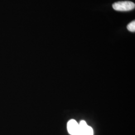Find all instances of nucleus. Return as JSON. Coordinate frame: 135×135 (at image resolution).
I'll return each mask as SVG.
<instances>
[{
  "label": "nucleus",
  "instance_id": "20e7f679",
  "mask_svg": "<svg viewBox=\"0 0 135 135\" xmlns=\"http://www.w3.org/2000/svg\"><path fill=\"white\" fill-rule=\"evenodd\" d=\"M127 29L132 32H134L135 31V21H133L130 24L128 25Z\"/></svg>",
  "mask_w": 135,
  "mask_h": 135
},
{
  "label": "nucleus",
  "instance_id": "7ed1b4c3",
  "mask_svg": "<svg viewBox=\"0 0 135 135\" xmlns=\"http://www.w3.org/2000/svg\"><path fill=\"white\" fill-rule=\"evenodd\" d=\"M79 124L81 135H93L94 131L92 127L87 125L85 121H81Z\"/></svg>",
  "mask_w": 135,
  "mask_h": 135
},
{
  "label": "nucleus",
  "instance_id": "f03ea898",
  "mask_svg": "<svg viewBox=\"0 0 135 135\" xmlns=\"http://www.w3.org/2000/svg\"><path fill=\"white\" fill-rule=\"evenodd\" d=\"M67 129L69 133L71 135H81L79 124L74 120L68 122Z\"/></svg>",
  "mask_w": 135,
  "mask_h": 135
},
{
  "label": "nucleus",
  "instance_id": "f257e3e1",
  "mask_svg": "<svg viewBox=\"0 0 135 135\" xmlns=\"http://www.w3.org/2000/svg\"><path fill=\"white\" fill-rule=\"evenodd\" d=\"M113 9L118 11H129L135 9V4L130 1L118 2L112 5Z\"/></svg>",
  "mask_w": 135,
  "mask_h": 135
}]
</instances>
